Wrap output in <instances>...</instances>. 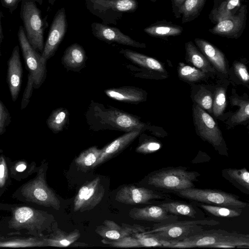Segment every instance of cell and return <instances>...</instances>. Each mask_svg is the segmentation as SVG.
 <instances>
[{"label": "cell", "instance_id": "cell-19", "mask_svg": "<svg viewBox=\"0 0 249 249\" xmlns=\"http://www.w3.org/2000/svg\"><path fill=\"white\" fill-rule=\"evenodd\" d=\"M129 215L134 220L153 222L158 224L166 223L178 220V215L171 214L163 207L158 205H150L143 208H134Z\"/></svg>", "mask_w": 249, "mask_h": 249}, {"label": "cell", "instance_id": "cell-3", "mask_svg": "<svg viewBox=\"0 0 249 249\" xmlns=\"http://www.w3.org/2000/svg\"><path fill=\"white\" fill-rule=\"evenodd\" d=\"M249 248V235L222 229L203 230L179 241H172L171 248Z\"/></svg>", "mask_w": 249, "mask_h": 249}, {"label": "cell", "instance_id": "cell-30", "mask_svg": "<svg viewBox=\"0 0 249 249\" xmlns=\"http://www.w3.org/2000/svg\"><path fill=\"white\" fill-rule=\"evenodd\" d=\"M80 236L79 230L66 232L61 230L55 231L49 238L45 239L47 246L55 247H67L75 242Z\"/></svg>", "mask_w": 249, "mask_h": 249}, {"label": "cell", "instance_id": "cell-37", "mask_svg": "<svg viewBox=\"0 0 249 249\" xmlns=\"http://www.w3.org/2000/svg\"><path fill=\"white\" fill-rule=\"evenodd\" d=\"M226 91L224 88L217 89L213 99L212 112L215 117L221 115L226 107Z\"/></svg>", "mask_w": 249, "mask_h": 249}, {"label": "cell", "instance_id": "cell-16", "mask_svg": "<svg viewBox=\"0 0 249 249\" xmlns=\"http://www.w3.org/2000/svg\"><path fill=\"white\" fill-rule=\"evenodd\" d=\"M91 27L92 34L95 37L107 43H116L140 48L146 47L145 43L133 39L117 28L98 22L92 23Z\"/></svg>", "mask_w": 249, "mask_h": 249}, {"label": "cell", "instance_id": "cell-35", "mask_svg": "<svg viewBox=\"0 0 249 249\" xmlns=\"http://www.w3.org/2000/svg\"><path fill=\"white\" fill-rule=\"evenodd\" d=\"M178 74L181 79L191 82L200 81L206 76V73L204 72L183 63H179Z\"/></svg>", "mask_w": 249, "mask_h": 249}, {"label": "cell", "instance_id": "cell-9", "mask_svg": "<svg viewBox=\"0 0 249 249\" xmlns=\"http://www.w3.org/2000/svg\"><path fill=\"white\" fill-rule=\"evenodd\" d=\"M18 37L28 75L34 81V89H39L47 77L46 62L41 54L34 49L26 37L24 28L19 27Z\"/></svg>", "mask_w": 249, "mask_h": 249}, {"label": "cell", "instance_id": "cell-41", "mask_svg": "<svg viewBox=\"0 0 249 249\" xmlns=\"http://www.w3.org/2000/svg\"><path fill=\"white\" fill-rule=\"evenodd\" d=\"M11 123V116L4 103L0 100V135L3 134Z\"/></svg>", "mask_w": 249, "mask_h": 249}, {"label": "cell", "instance_id": "cell-43", "mask_svg": "<svg viewBox=\"0 0 249 249\" xmlns=\"http://www.w3.org/2000/svg\"><path fill=\"white\" fill-rule=\"evenodd\" d=\"M235 73L239 79L244 83H248L249 74L246 66L243 63L236 62L234 64Z\"/></svg>", "mask_w": 249, "mask_h": 249}, {"label": "cell", "instance_id": "cell-47", "mask_svg": "<svg viewBox=\"0 0 249 249\" xmlns=\"http://www.w3.org/2000/svg\"><path fill=\"white\" fill-rule=\"evenodd\" d=\"M3 39V35L2 33L1 23V16L0 14V43L1 44Z\"/></svg>", "mask_w": 249, "mask_h": 249}, {"label": "cell", "instance_id": "cell-18", "mask_svg": "<svg viewBox=\"0 0 249 249\" xmlns=\"http://www.w3.org/2000/svg\"><path fill=\"white\" fill-rule=\"evenodd\" d=\"M120 226L115 222L106 220L103 224L97 227L96 232L104 239L116 240L134 234L143 232L149 229V228L134 224H122Z\"/></svg>", "mask_w": 249, "mask_h": 249}, {"label": "cell", "instance_id": "cell-14", "mask_svg": "<svg viewBox=\"0 0 249 249\" xmlns=\"http://www.w3.org/2000/svg\"><path fill=\"white\" fill-rule=\"evenodd\" d=\"M67 27L65 10L62 8L57 11L53 18L44 44L41 53V57L44 61L47 62L55 53L65 36Z\"/></svg>", "mask_w": 249, "mask_h": 249}, {"label": "cell", "instance_id": "cell-29", "mask_svg": "<svg viewBox=\"0 0 249 249\" xmlns=\"http://www.w3.org/2000/svg\"><path fill=\"white\" fill-rule=\"evenodd\" d=\"M241 0H224L213 7L209 18L214 23L234 15L242 5Z\"/></svg>", "mask_w": 249, "mask_h": 249}, {"label": "cell", "instance_id": "cell-44", "mask_svg": "<svg viewBox=\"0 0 249 249\" xmlns=\"http://www.w3.org/2000/svg\"><path fill=\"white\" fill-rule=\"evenodd\" d=\"M186 0H171L172 11L175 18L181 17V10Z\"/></svg>", "mask_w": 249, "mask_h": 249}, {"label": "cell", "instance_id": "cell-32", "mask_svg": "<svg viewBox=\"0 0 249 249\" xmlns=\"http://www.w3.org/2000/svg\"><path fill=\"white\" fill-rule=\"evenodd\" d=\"M69 119V111L64 107H59L52 111L46 121V124L53 132L58 133L64 129Z\"/></svg>", "mask_w": 249, "mask_h": 249}, {"label": "cell", "instance_id": "cell-31", "mask_svg": "<svg viewBox=\"0 0 249 249\" xmlns=\"http://www.w3.org/2000/svg\"><path fill=\"white\" fill-rule=\"evenodd\" d=\"M193 202L210 215L220 218H231L237 217L239 216L243 212V209L241 208H231L224 206Z\"/></svg>", "mask_w": 249, "mask_h": 249}, {"label": "cell", "instance_id": "cell-11", "mask_svg": "<svg viewBox=\"0 0 249 249\" xmlns=\"http://www.w3.org/2000/svg\"><path fill=\"white\" fill-rule=\"evenodd\" d=\"M171 198L167 193L158 192L145 187H137L132 185L123 186L117 192L115 199L117 201L129 205L151 204L160 200H168Z\"/></svg>", "mask_w": 249, "mask_h": 249}, {"label": "cell", "instance_id": "cell-39", "mask_svg": "<svg viewBox=\"0 0 249 249\" xmlns=\"http://www.w3.org/2000/svg\"><path fill=\"white\" fill-rule=\"evenodd\" d=\"M9 184L8 163L3 154L0 156V196Z\"/></svg>", "mask_w": 249, "mask_h": 249}, {"label": "cell", "instance_id": "cell-13", "mask_svg": "<svg viewBox=\"0 0 249 249\" xmlns=\"http://www.w3.org/2000/svg\"><path fill=\"white\" fill-rule=\"evenodd\" d=\"M247 13V5H242L234 15L220 20L209 31L215 35L238 38L246 28Z\"/></svg>", "mask_w": 249, "mask_h": 249}, {"label": "cell", "instance_id": "cell-21", "mask_svg": "<svg viewBox=\"0 0 249 249\" xmlns=\"http://www.w3.org/2000/svg\"><path fill=\"white\" fill-rule=\"evenodd\" d=\"M164 201L159 205L163 207L169 213L180 215L195 220L205 219V215L202 210L194 202L188 203L181 201Z\"/></svg>", "mask_w": 249, "mask_h": 249}, {"label": "cell", "instance_id": "cell-34", "mask_svg": "<svg viewBox=\"0 0 249 249\" xmlns=\"http://www.w3.org/2000/svg\"><path fill=\"white\" fill-rule=\"evenodd\" d=\"M102 150L96 146L90 147L83 151L75 159V162L83 168H93Z\"/></svg>", "mask_w": 249, "mask_h": 249}, {"label": "cell", "instance_id": "cell-2", "mask_svg": "<svg viewBox=\"0 0 249 249\" xmlns=\"http://www.w3.org/2000/svg\"><path fill=\"white\" fill-rule=\"evenodd\" d=\"M200 174L188 167H166L154 171L144 179L145 187L164 193H172L195 187Z\"/></svg>", "mask_w": 249, "mask_h": 249}, {"label": "cell", "instance_id": "cell-20", "mask_svg": "<svg viewBox=\"0 0 249 249\" xmlns=\"http://www.w3.org/2000/svg\"><path fill=\"white\" fill-rule=\"evenodd\" d=\"M142 131L135 130L125 132L101 149V154L93 168L105 162L125 149L136 139Z\"/></svg>", "mask_w": 249, "mask_h": 249}, {"label": "cell", "instance_id": "cell-33", "mask_svg": "<svg viewBox=\"0 0 249 249\" xmlns=\"http://www.w3.org/2000/svg\"><path fill=\"white\" fill-rule=\"evenodd\" d=\"M206 0H186L181 10V22L185 23L192 21L198 18Z\"/></svg>", "mask_w": 249, "mask_h": 249}, {"label": "cell", "instance_id": "cell-12", "mask_svg": "<svg viewBox=\"0 0 249 249\" xmlns=\"http://www.w3.org/2000/svg\"><path fill=\"white\" fill-rule=\"evenodd\" d=\"M104 194L105 189L99 177L85 183L74 199V211L82 212L92 209L101 202Z\"/></svg>", "mask_w": 249, "mask_h": 249}, {"label": "cell", "instance_id": "cell-10", "mask_svg": "<svg viewBox=\"0 0 249 249\" xmlns=\"http://www.w3.org/2000/svg\"><path fill=\"white\" fill-rule=\"evenodd\" d=\"M48 215V213L29 207H17L13 210L9 224L13 229H24L35 234H38L39 230H42L45 226Z\"/></svg>", "mask_w": 249, "mask_h": 249}, {"label": "cell", "instance_id": "cell-24", "mask_svg": "<svg viewBox=\"0 0 249 249\" xmlns=\"http://www.w3.org/2000/svg\"><path fill=\"white\" fill-rule=\"evenodd\" d=\"M104 92L109 98L122 102L137 104L145 100L144 91L130 86L106 89Z\"/></svg>", "mask_w": 249, "mask_h": 249}, {"label": "cell", "instance_id": "cell-45", "mask_svg": "<svg viewBox=\"0 0 249 249\" xmlns=\"http://www.w3.org/2000/svg\"><path fill=\"white\" fill-rule=\"evenodd\" d=\"M22 0H0L2 6L8 9L10 13H13Z\"/></svg>", "mask_w": 249, "mask_h": 249}, {"label": "cell", "instance_id": "cell-15", "mask_svg": "<svg viewBox=\"0 0 249 249\" xmlns=\"http://www.w3.org/2000/svg\"><path fill=\"white\" fill-rule=\"evenodd\" d=\"M87 9L93 14L104 18L111 11L123 15L135 12L138 7L136 0H85Z\"/></svg>", "mask_w": 249, "mask_h": 249}, {"label": "cell", "instance_id": "cell-5", "mask_svg": "<svg viewBox=\"0 0 249 249\" xmlns=\"http://www.w3.org/2000/svg\"><path fill=\"white\" fill-rule=\"evenodd\" d=\"M20 17L28 41L34 49L41 54L44 47V32L46 22L36 2L22 0Z\"/></svg>", "mask_w": 249, "mask_h": 249}, {"label": "cell", "instance_id": "cell-49", "mask_svg": "<svg viewBox=\"0 0 249 249\" xmlns=\"http://www.w3.org/2000/svg\"><path fill=\"white\" fill-rule=\"evenodd\" d=\"M150 1H151L152 2H156L157 0H150Z\"/></svg>", "mask_w": 249, "mask_h": 249}, {"label": "cell", "instance_id": "cell-48", "mask_svg": "<svg viewBox=\"0 0 249 249\" xmlns=\"http://www.w3.org/2000/svg\"><path fill=\"white\" fill-rule=\"evenodd\" d=\"M33 0L36 2H37L38 3H39L40 5H41L43 2V0Z\"/></svg>", "mask_w": 249, "mask_h": 249}, {"label": "cell", "instance_id": "cell-22", "mask_svg": "<svg viewBox=\"0 0 249 249\" xmlns=\"http://www.w3.org/2000/svg\"><path fill=\"white\" fill-rule=\"evenodd\" d=\"M195 43L215 69L223 74H227L225 56L219 49L204 39L196 38Z\"/></svg>", "mask_w": 249, "mask_h": 249}, {"label": "cell", "instance_id": "cell-6", "mask_svg": "<svg viewBox=\"0 0 249 249\" xmlns=\"http://www.w3.org/2000/svg\"><path fill=\"white\" fill-rule=\"evenodd\" d=\"M47 163L42 164L36 176L22 186L20 194L28 201L58 210L61 207L60 201L47 184Z\"/></svg>", "mask_w": 249, "mask_h": 249}, {"label": "cell", "instance_id": "cell-17", "mask_svg": "<svg viewBox=\"0 0 249 249\" xmlns=\"http://www.w3.org/2000/svg\"><path fill=\"white\" fill-rule=\"evenodd\" d=\"M23 69L21 61L19 48L17 45L13 49L7 61L6 82L12 100L16 102L20 91Z\"/></svg>", "mask_w": 249, "mask_h": 249}, {"label": "cell", "instance_id": "cell-38", "mask_svg": "<svg viewBox=\"0 0 249 249\" xmlns=\"http://www.w3.org/2000/svg\"><path fill=\"white\" fill-rule=\"evenodd\" d=\"M194 100L202 109L212 112L213 94L205 88H201L194 96Z\"/></svg>", "mask_w": 249, "mask_h": 249}, {"label": "cell", "instance_id": "cell-7", "mask_svg": "<svg viewBox=\"0 0 249 249\" xmlns=\"http://www.w3.org/2000/svg\"><path fill=\"white\" fill-rule=\"evenodd\" d=\"M173 194L193 202L231 208L243 209L249 205L248 203L240 200L238 196L217 189L193 187L175 192Z\"/></svg>", "mask_w": 249, "mask_h": 249}, {"label": "cell", "instance_id": "cell-36", "mask_svg": "<svg viewBox=\"0 0 249 249\" xmlns=\"http://www.w3.org/2000/svg\"><path fill=\"white\" fill-rule=\"evenodd\" d=\"M233 105L239 107V109L231 117V123L234 124H240L249 118V102L248 101L243 100L238 98L232 99Z\"/></svg>", "mask_w": 249, "mask_h": 249}, {"label": "cell", "instance_id": "cell-27", "mask_svg": "<svg viewBox=\"0 0 249 249\" xmlns=\"http://www.w3.org/2000/svg\"><path fill=\"white\" fill-rule=\"evenodd\" d=\"M143 31L150 36L164 38L180 35L183 32V28L180 25L164 20L151 24Z\"/></svg>", "mask_w": 249, "mask_h": 249}, {"label": "cell", "instance_id": "cell-4", "mask_svg": "<svg viewBox=\"0 0 249 249\" xmlns=\"http://www.w3.org/2000/svg\"><path fill=\"white\" fill-rule=\"evenodd\" d=\"M220 222L213 219H196L175 221L166 223H156L144 232L151 233L166 240L179 241L203 231L207 227L219 225Z\"/></svg>", "mask_w": 249, "mask_h": 249}, {"label": "cell", "instance_id": "cell-28", "mask_svg": "<svg viewBox=\"0 0 249 249\" xmlns=\"http://www.w3.org/2000/svg\"><path fill=\"white\" fill-rule=\"evenodd\" d=\"M186 59L196 68L205 73L214 72L215 69L200 52L192 41L185 43Z\"/></svg>", "mask_w": 249, "mask_h": 249}, {"label": "cell", "instance_id": "cell-40", "mask_svg": "<svg viewBox=\"0 0 249 249\" xmlns=\"http://www.w3.org/2000/svg\"><path fill=\"white\" fill-rule=\"evenodd\" d=\"M161 144L155 140H148L140 143L136 148L137 153L148 154L157 152L161 147Z\"/></svg>", "mask_w": 249, "mask_h": 249}, {"label": "cell", "instance_id": "cell-1", "mask_svg": "<svg viewBox=\"0 0 249 249\" xmlns=\"http://www.w3.org/2000/svg\"><path fill=\"white\" fill-rule=\"evenodd\" d=\"M85 117L89 128L96 131L108 130L127 132L143 130L146 126L135 115L93 101H91Z\"/></svg>", "mask_w": 249, "mask_h": 249}, {"label": "cell", "instance_id": "cell-46", "mask_svg": "<svg viewBox=\"0 0 249 249\" xmlns=\"http://www.w3.org/2000/svg\"><path fill=\"white\" fill-rule=\"evenodd\" d=\"M27 168V165L25 163H20L17 165L15 167V170L18 172H22Z\"/></svg>", "mask_w": 249, "mask_h": 249}, {"label": "cell", "instance_id": "cell-42", "mask_svg": "<svg viewBox=\"0 0 249 249\" xmlns=\"http://www.w3.org/2000/svg\"><path fill=\"white\" fill-rule=\"evenodd\" d=\"M34 89V81L30 76L27 75V84L21 102V110H23L26 108L28 105L30 98L32 96Z\"/></svg>", "mask_w": 249, "mask_h": 249}, {"label": "cell", "instance_id": "cell-23", "mask_svg": "<svg viewBox=\"0 0 249 249\" xmlns=\"http://www.w3.org/2000/svg\"><path fill=\"white\" fill-rule=\"evenodd\" d=\"M86 60L84 49L79 44L75 43L65 50L61 62L67 70L77 72L84 67Z\"/></svg>", "mask_w": 249, "mask_h": 249}, {"label": "cell", "instance_id": "cell-25", "mask_svg": "<svg viewBox=\"0 0 249 249\" xmlns=\"http://www.w3.org/2000/svg\"><path fill=\"white\" fill-rule=\"evenodd\" d=\"M222 176L240 191L249 195V172L246 167L224 169L222 170Z\"/></svg>", "mask_w": 249, "mask_h": 249}, {"label": "cell", "instance_id": "cell-26", "mask_svg": "<svg viewBox=\"0 0 249 249\" xmlns=\"http://www.w3.org/2000/svg\"><path fill=\"white\" fill-rule=\"evenodd\" d=\"M119 53L134 63L143 68L158 72H166L163 65L155 58L129 49H122Z\"/></svg>", "mask_w": 249, "mask_h": 249}, {"label": "cell", "instance_id": "cell-8", "mask_svg": "<svg viewBox=\"0 0 249 249\" xmlns=\"http://www.w3.org/2000/svg\"><path fill=\"white\" fill-rule=\"evenodd\" d=\"M194 124L198 135L212 145L220 155L228 156L222 133L213 117L197 104L193 106Z\"/></svg>", "mask_w": 249, "mask_h": 249}, {"label": "cell", "instance_id": "cell-50", "mask_svg": "<svg viewBox=\"0 0 249 249\" xmlns=\"http://www.w3.org/2000/svg\"><path fill=\"white\" fill-rule=\"evenodd\" d=\"M0 56H1V52H0Z\"/></svg>", "mask_w": 249, "mask_h": 249}]
</instances>
